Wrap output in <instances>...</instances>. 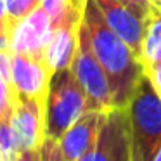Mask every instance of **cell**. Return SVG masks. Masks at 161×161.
<instances>
[{"mask_svg":"<svg viewBox=\"0 0 161 161\" xmlns=\"http://www.w3.org/2000/svg\"><path fill=\"white\" fill-rule=\"evenodd\" d=\"M83 25L90 36L95 57L108 75L113 108H126L135 94L140 78L146 75L142 61L133 54L121 36L113 31L95 0H87Z\"/></svg>","mask_w":161,"mask_h":161,"instance_id":"1","label":"cell"},{"mask_svg":"<svg viewBox=\"0 0 161 161\" xmlns=\"http://www.w3.org/2000/svg\"><path fill=\"white\" fill-rule=\"evenodd\" d=\"M126 113L132 161H154L161 147V95L147 73L140 78Z\"/></svg>","mask_w":161,"mask_h":161,"instance_id":"2","label":"cell"},{"mask_svg":"<svg viewBox=\"0 0 161 161\" xmlns=\"http://www.w3.org/2000/svg\"><path fill=\"white\" fill-rule=\"evenodd\" d=\"M92 109L88 95L71 68L52 75L45 108V137L59 140L83 113Z\"/></svg>","mask_w":161,"mask_h":161,"instance_id":"3","label":"cell"},{"mask_svg":"<svg viewBox=\"0 0 161 161\" xmlns=\"http://www.w3.org/2000/svg\"><path fill=\"white\" fill-rule=\"evenodd\" d=\"M71 71L83 87L85 94L88 95L92 109H102V111L113 109L108 75H106L102 64L99 63V59L95 57L90 36H88V31L83 23L80 28V40H78L76 52H75L73 63H71Z\"/></svg>","mask_w":161,"mask_h":161,"instance_id":"4","label":"cell"},{"mask_svg":"<svg viewBox=\"0 0 161 161\" xmlns=\"http://www.w3.org/2000/svg\"><path fill=\"white\" fill-rule=\"evenodd\" d=\"M80 161H132L126 108L109 109L95 146Z\"/></svg>","mask_w":161,"mask_h":161,"instance_id":"5","label":"cell"},{"mask_svg":"<svg viewBox=\"0 0 161 161\" xmlns=\"http://www.w3.org/2000/svg\"><path fill=\"white\" fill-rule=\"evenodd\" d=\"M52 19L38 4L33 11H30L25 18L16 23L12 33V49L14 52L47 61V49L52 40Z\"/></svg>","mask_w":161,"mask_h":161,"instance_id":"6","label":"cell"},{"mask_svg":"<svg viewBox=\"0 0 161 161\" xmlns=\"http://www.w3.org/2000/svg\"><path fill=\"white\" fill-rule=\"evenodd\" d=\"M12 128L21 151L40 149L45 140V108L42 101L25 94H12Z\"/></svg>","mask_w":161,"mask_h":161,"instance_id":"7","label":"cell"},{"mask_svg":"<svg viewBox=\"0 0 161 161\" xmlns=\"http://www.w3.org/2000/svg\"><path fill=\"white\" fill-rule=\"evenodd\" d=\"M49 63L35 59L26 54L14 52L12 57V94H25L35 97L47 106V95L52 80Z\"/></svg>","mask_w":161,"mask_h":161,"instance_id":"8","label":"cell"},{"mask_svg":"<svg viewBox=\"0 0 161 161\" xmlns=\"http://www.w3.org/2000/svg\"><path fill=\"white\" fill-rule=\"evenodd\" d=\"M95 4L99 5L113 31L121 36L133 54L142 61V42L147 28V18L139 16L119 0H95Z\"/></svg>","mask_w":161,"mask_h":161,"instance_id":"9","label":"cell"},{"mask_svg":"<svg viewBox=\"0 0 161 161\" xmlns=\"http://www.w3.org/2000/svg\"><path fill=\"white\" fill-rule=\"evenodd\" d=\"M108 111L88 109L64 132V135L59 139V144L64 156L69 161H80L95 146Z\"/></svg>","mask_w":161,"mask_h":161,"instance_id":"10","label":"cell"},{"mask_svg":"<svg viewBox=\"0 0 161 161\" xmlns=\"http://www.w3.org/2000/svg\"><path fill=\"white\" fill-rule=\"evenodd\" d=\"M161 59V9L158 4L147 18V28L142 42V63L146 71Z\"/></svg>","mask_w":161,"mask_h":161,"instance_id":"11","label":"cell"},{"mask_svg":"<svg viewBox=\"0 0 161 161\" xmlns=\"http://www.w3.org/2000/svg\"><path fill=\"white\" fill-rule=\"evenodd\" d=\"M21 153L12 119H0V161H16Z\"/></svg>","mask_w":161,"mask_h":161,"instance_id":"12","label":"cell"},{"mask_svg":"<svg viewBox=\"0 0 161 161\" xmlns=\"http://www.w3.org/2000/svg\"><path fill=\"white\" fill-rule=\"evenodd\" d=\"M5 2H7L9 18L14 23H18L19 19H23L30 11H33V9L40 4V0H5Z\"/></svg>","mask_w":161,"mask_h":161,"instance_id":"13","label":"cell"},{"mask_svg":"<svg viewBox=\"0 0 161 161\" xmlns=\"http://www.w3.org/2000/svg\"><path fill=\"white\" fill-rule=\"evenodd\" d=\"M14 101H12V88L0 75V119H12Z\"/></svg>","mask_w":161,"mask_h":161,"instance_id":"14","label":"cell"},{"mask_svg":"<svg viewBox=\"0 0 161 161\" xmlns=\"http://www.w3.org/2000/svg\"><path fill=\"white\" fill-rule=\"evenodd\" d=\"M40 154H42V161H69L64 156L59 140L49 139V137H45V140H43L42 147H40Z\"/></svg>","mask_w":161,"mask_h":161,"instance_id":"15","label":"cell"},{"mask_svg":"<svg viewBox=\"0 0 161 161\" xmlns=\"http://www.w3.org/2000/svg\"><path fill=\"white\" fill-rule=\"evenodd\" d=\"M119 2L128 5L132 11H135L137 14L142 16V18H149L151 11H153L154 5H156V0H119Z\"/></svg>","mask_w":161,"mask_h":161,"instance_id":"16","label":"cell"},{"mask_svg":"<svg viewBox=\"0 0 161 161\" xmlns=\"http://www.w3.org/2000/svg\"><path fill=\"white\" fill-rule=\"evenodd\" d=\"M16 161H42V154H40V149L21 151Z\"/></svg>","mask_w":161,"mask_h":161,"instance_id":"17","label":"cell"},{"mask_svg":"<svg viewBox=\"0 0 161 161\" xmlns=\"http://www.w3.org/2000/svg\"><path fill=\"white\" fill-rule=\"evenodd\" d=\"M154 161H161V147H159V151H158V154H156V158H154Z\"/></svg>","mask_w":161,"mask_h":161,"instance_id":"18","label":"cell"},{"mask_svg":"<svg viewBox=\"0 0 161 161\" xmlns=\"http://www.w3.org/2000/svg\"><path fill=\"white\" fill-rule=\"evenodd\" d=\"M156 4H158V7L161 9V0H156Z\"/></svg>","mask_w":161,"mask_h":161,"instance_id":"19","label":"cell"}]
</instances>
